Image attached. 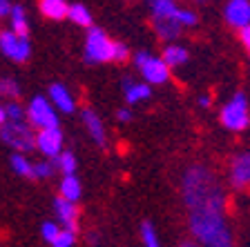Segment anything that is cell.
<instances>
[{
  "mask_svg": "<svg viewBox=\"0 0 250 247\" xmlns=\"http://www.w3.org/2000/svg\"><path fill=\"white\" fill-rule=\"evenodd\" d=\"M181 196L188 209V225L201 247H234L226 218L228 198L221 180L206 165H190L181 178Z\"/></svg>",
  "mask_w": 250,
  "mask_h": 247,
  "instance_id": "cell-1",
  "label": "cell"
},
{
  "mask_svg": "<svg viewBox=\"0 0 250 247\" xmlns=\"http://www.w3.org/2000/svg\"><path fill=\"white\" fill-rule=\"evenodd\" d=\"M31 127L34 125L27 118V109H22L18 100H7L0 107V138L5 145L14 147V152L29 154L36 150V134Z\"/></svg>",
  "mask_w": 250,
  "mask_h": 247,
  "instance_id": "cell-2",
  "label": "cell"
},
{
  "mask_svg": "<svg viewBox=\"0 0 250 247\" xmlns=\"http://www.w3.org/2000/svg\"><path fill=\"white\" fill-rule=\"evenodd\" d=\"M221 125L230 132H244L250 125V107H248V96L244 92H234L232 98L221 107Z\"/></svg>",
  "mask_w": 250,
  "mask_h": 247,
  "instance_id": "cell-3",
  "label": "cell"
},
{
  "mask_svg": "<svg viewBox=\"0 0 250 247\" xmlns=\"http://www.w3.org/2000/svg\"><path fill=\"white\" fill-rule=\"evenodd\" d=\"M83 58L89 65L109 62L114 58V40H109L107 34H105L103 29H99V27H89L87 36H85Z\"/></svg>",
  "mask_w": 250,
  "mask_h": 247,
  "instance_id": "cell-4",
  "label": "cell"
},
{
  "mask_svg": "<svg viewBox=\"0 0 250 247\" xmlns=\"http://www.w3.org/2000/svg\"><path fill=\"white\" fill-rule=\"evenodd\" d=\"M134 67L141 72V78L147 85H166L170 80V65L163 58L152 56L150 52L134 54Z\"/></svg>",
  "mask_w": 250,
  "mask_h": 247,
  "instance_id": "cell-5",
  "label": "cell"
},
{
  "mask_svg": "<svg viewBox=\"0 0 250 247\" xmlns=\"http://www.w3.org/2000/svg\"><path fill=\"white\" fill-rule=\"evenodd\" d=\"M27 118L38 129H52L58 127V109L45 96H34L27 105Z\"/></svg>",
  "mask_w": 250,
  "mask_h": 247,
  "instance_id": "cell-6",
  "label": "cell"
},
{
  "mask_svg": "<svg viewBox=\"0 0 250 247\" xmlns=\"http://www.w3.org/2000/svg\"><path fill=\"white\" fill-rule=\"evenodd\" d=\"M62 143H65V138H62L61 127L38 129V134H36V150L41 152L45 158L56 160L58 156L65 152V150H62Z\"/></svg>",
  "mask_w": 250,
  "mask_h": 247,
  "instance_id": "cell-7",
  "label": "cell"
},
{
  "mask_svg": "<svg viewBox=\"0 0 250 247\" xmlns=\"http://www.w3.org/2000/svg\"><path fill=\"white\" fill-rule=\"evenodd\" d=\"M54 214H56V221L61 223V227L69 229V232H76L78 229V207L76 203L56 196L54 198Z\"/></svg>",
  "mask_w": 250,
  "mask_h": 247,
  "instance_id": "cell-8",
  "label": "cell"
},
{
  "mask_svg": "<svg viewBox=\"0 0 250 247\" xmlns=\"http://www.w3.org/2000/svg\"><path fill=\"white\" fill-rule=\"evenodd\" d=\"M224 18L230 27L244 29L250 25V0H228L224 9Z\"/></svg>",
  "mask_w": 250,
  "mask_h": 247,
  "instance_id": "cell-9",
  "label": "cell"
},
{
  "mask_svg": "<svg viewBox=\"0 0 250 247\" xmlns=\"http://www.w3.org/2000/svg\"><path fill=\"white\" fill-rule=\"evenodd\" d=\"M230 183L237 190L250 187V152H241L230 163Z\"/></svg>",
  "mask_w": 250,
  "mask_h": 247,
  "instance_id": "cell-10",
  "label": "cell"
},
{
  "mask_svg": "<svg viewBox=\"0 0 250 247\" xmlns=\"http://www.w3.org/2000/svg\"><path fill=\"white\" fill-rule=\"evenodd\" d=\"M121 89H123V96H125V103L127 105H139L152 96V85L132 80L130 76H125L123 80H121Z\"/></svg>",
  "mask_w": 250,
  "mask_h": 247,
  "instance_id": "cell-11",
  "label": "cell"
},
{
  "mask_svg": "<svg viewBox=\"0 0 250 247\" xmlns=\"http://www.w3.org/2000/svg\"><path fill=\"white\" fill-rule=\"evenodd\" d=\"M81 118H83V123H85V127H87L94 143L99 145V147H105V145H107V132H105V125L99 114L94 112V109H83Z\"/></svg>",
  "mask_w": 250,
  "mask_h": 247,
  "instance_id": "cell-12",
  "label": "cell"
},
{
  "mask_svg": "<svg viewBox=\"0 0 250 247\" xmlns=\"http://www.w3.org/2000/svg\"><path fill=\"white\" fill-rule=\"evenodd\" d=\"M49 100H52L54 107L62 114H72L74 109H76V100H74L72 92H69L65 85H61V82L49 85Z\"/></svg>",
  "mask_w": 250,
  "mask_h": 247,
  "instance_id": "cell-13",
  "label": "cell"
},
{
  "mask_svg": "<svg viewBox=\"0 0 250 247\" xmlns=\"http://www.w3.org/2000/svg\"><path fill=\"white\" fill-rule=\"evenodd\" d=\"M154 20H177L183 7L177 5V0H147Z\"/></svg>",
  "mask_w": 250,
  "mask_h": 247,
  "instance_id": "cell-14",
  "label": "cell"
},
{
  "mask_svg": "<svg viewBox=\"0 0 250 247\" xmlns=\"http://www.w3.org/2000/svg\"><path fill=\"white\" fill-rule=\"evenodd\" d=\"M41 11L45 18L62 20V18L69 16V5L65 0H41Z\"/></svg>",
  "mask_w": 250,
  "mask_h": 247,
  "instance_id": "cell-15",
  "label": "cell"
},
{
  "mask_svg": "<svg viewBox=\"0 0 250 247\" xmlns=\"http://www.w3.org/2000/svg\"><path fill=\"white\" fill-rule=\"evenodd\" d=\"M188 49L186 47H181V45H177V42H170V45L163 49V60L170 65V69H177V67H181V65H186L188 62Z\"/></svg>",
  "mask_w": 250,
  "mask_h": 247,
  "instance_id": "cell-16",
  "label": "cell"
},
{
  "mask_svg": "<svg viewBox=\"0 0 250 247\" xmlns=\"http://www.w3.org/2000/svg\"><path fill=\"white\" fill-rule=\"evenodd\" d=\"M11 171L22 178H36V171H34V163L27 158V154H21V152H14L9 158Z\"/></svg>",
  "mask_w": 250,
  "mask_h": 247,
  "instance_id": "cell-17",
  "label": "cell"
},
{
  "mask_svg": "<svg viewBox=\"0 0 250 247\" xmlns=\"http://www.w3.org/2000/svg\"><path fill=\"white\" fill-rule=\"evenodd\" d=\"M61 196L62 198H67V201L76 203L81 196H83V185H81V180H78L76 174H69V176H62L61 180Z\"/></svg>",
  "mask_w": 250,
  "mask_h": 247,
  "instance_id": "cell-18",
  "label": "cell"
},
{
  "mask_svg": "<svg viewBox=\"0 0 250 247\" xmlns=\"http://www.w3.org/2000/svg\"><path fill=\"white\" fill-rule=\"evenodd\" d=\"M9 25L16 36H27V34H29V22H27L25 7L14 5V9H11V14H9Z\"/></svg>",
  "mask_w": 250,
  "mask_h": 247,
  "instance_id": "cell-19",
  "label": "cell"
},
{
  "mask_svg": "<svg viewBox=\"0 0 250 247\" xmlns=\"http://www.w3.org/2000/svg\"><path fill=\"white\" fill-rule=\"evenodd\" d=\"M69 20L74 22V25L78 27H85V29H89L92 27V14H89V9L85 5H81V2H74V5H69Z\"/></svg>",
  "mask_w": 250,
  "mask_h": 247,
  "instance_id": "cell-20",
  "label": "cell"
},
{
  "mask_svg": "<svg viewBox=\"0 0 250 247\" xmlns=\"http://www.w3.org/2000/svg\"><path fill=\"white\" fill-rule=\"evenodd\" d=\"M183 27L177 20H154V31L163 40H174V38L181 34Z\"/></svg>",
  "mask_w": 250,
  "mask_h": 247,
  "instance_id": "cell-21",
  "label": "cell"
},
{
  "mask_svg": "<svg viewBox=\"0 0 250 247\" xmlns=\"http://www.w3.org/2000/svg\"><path fill=\"white\" fill-rule=\"evenodd\" d=\"M18 40H21V36H16L11 29H5L0 34V49H2V54H5L7 58H11V60H14L16 49H18Z\"/></svg>",
  "mask_w": 250,
  "mask_h": 247,
  "instance_id": "cell-22",
  "label": "cell"
},
{
  "mask_svg": "<svg viewBox=\"0 0 250 247\" xmlns=\"http://www.w3.org/2000/svg\"><path fill=\"white\" fill-rule=\"evenodd\" d=\"M54 163H56V167L58 170H61V174L62 176H69V174H76V156L72 154V152H62L61 156H58L56 160H54Z\"/></svg>",
  "mask_w": 250,
  "mask_h": 247,
  "instance_id": "cell-23",
  "label": "cell"
},
{
  "mask_svg": "<svg viewBox=\"0 0 250 247\" xmlns=\"http://www.w3.org/2000/svg\"><path fill=\"white\" fill-rule=\"evenodd\" d=\"M141 241H143V247H161L159 234H156L152 223H143L141 225Z\"/></svg>",
  "mask_w": 250,
  "mask_h": 247,
  "instance_id": "cell-24",
  "label": "cell"
},
{
  "mask_svg": "<svg viewBox=\"0 0 250 247\" xmlns=\"http://www.w3.org/2000/svg\"><path fill=\"white\" fill-rule=\"evenodd\" d=\"M0 94L5 98H9V100H18V96H21V85H18V80H16V78H2V80H0Z\"/></svg>",
  "mask_w": 250,
  "mask_h": 247,
  "instance_id": "cell-25",
  "label": "cell"
},
{
  "mask_svg": "<svg viewBox=\"0 0 250 247\" xmlns=\"http://www.w3.org/2000/svg\"><path fill=\"white\" fill-rule=\"evenodd\" d=\"M54 170H56V163H54V160H38V163H34L36 180L52 178V176H54Z\"/></svg>",
  "mask_w": 250,
  "mask_h": 247,
  "instance_id": "cell-26",
  "label": "cell"
},
{
  "mask_svg": "<svg viewBox=\"0 0 250 247\" xmlns=\"http://www.w3.org/2000/svg\"><path fill=\"white\" fill-rule=\"evenodd\" d=\"M74 243H76V232H69V229L62 227L58 232V236L54 238L52 247H74Z\"/></svg>",
  "mask_w": 250,
  "mask_h": 247,
  "instance_id": "cell-27",
  "label": "cell"
},
{
  "mask_svg": "<svg viewBox=\"0 0 250 247\" xmlns=\"http://www.w3.org/2000/svg\"><path fill=\"white\" fill-rule=\"evenodd\" d=\"M62 227H61V223H54V221H45L42 223V227H41V232H42V238H45L49 245L54 243V238L58 236V232H61Z\"/></svg>",
  "mask_w": 250,
  "mask_h": 247,
  "instance_id": "cell-28",
  "label": "cell"
},
{
  "mask_svg": "<svg viewBox=\"0 0 250 247\" xmlns=\"http://www.w3.org/2000/svg\"><path fill=\"white\" fill-rule=\"evenodd\" d=\"M179 25L181 27H194L197 25V14L192 9H181L179 14Z\"/></svg>",
  "mask_w": 250,
  "mask_h": 247,
  "instance_id": "cell-29",
  "label": "cell"
},
{
  "mask_svg": "<svg viewBox=\"0 0 250 247\" xmlns=\"http://www.w3.org/2000/svg\"><path fill=\"white\" fill-rule=\"evenodd\" d=\"M127 58H130V49H127V45H125V42H114V58H112V60L125 62Z\"/></svg>",
  "mask_w": 250,
  "mask_h": 247,
  "instance_id": "cell-30",
  "label": "cell"
},
{
  "mask_svg": "<svg viewBox=\"0 0 250 247\" xmlns=\"http://www.w3.org/2000/svg\"><path fill=\"white\" fill-rule=\"evenodd\" d=\"M116 120H119V123H130V120H132V112L127 107H121L119 112H116Z\"/></svg>",
  "mask_w": 250,
  "mask_h": 247,
  "instance_id": "cell-31",
  "label": "cell"
},
{
  "mask_svg": "<svg viewBox=\"0 0 250 247\" xmlns=\"http://www.w3.org/2000/svg\"><path fill=\"white\" fill-rule=\"evenodd\" d=\"M239 38H241V45L250 52V25L244 27V29H239Z\"/></svg>",
  "mask_w": 250,
  "mask_h": 247,
  "instance_id": "cell-32",
  "label": "cell"
},
{
  "mask_svg": "<svg viewBox=\"0 0 250 247\" xmlns=\"http://www.w3.org/2000/svg\"><path fill=\"white\" fill-rule=\"evenodd\" d=\"M11 9H14V5H11L9 0H0V16H7V18H9Z\"/></svg>",
  "mask_w": 250,
  "mask_h": 247,
  "instance_id": "cell-33",
  "label": "cell"
},
{
  "mask_svg": "<svg viewBox=\"0 0 250 247\" xmlns=\"http://www.w3.org/2000/svg\"><path fill=\"white\" fill-rule=\"evenodd\" d=\"M197 103H199V107L201 109H208L210 105H212V96H199Z\"/></svg>",
  "mask_w": 250,
  "mask_h": 247,
  "instance_id": "cell-34",
  "label": "cell"
},
{
  "mask_svg": "<svg viewBox=\"0 0 250 247\" xmlns=\"http://www.w3.org/2000/svg\"><path fill=\"white\" fill-rule=\"evenodd\" d=\"M87 243H89L92 247L99 245V236H96V232H87Z\"/></svg>",
  "mask_w": 250,
  "mask_h": 247,
  "instance_id": "cell-35",
  "label": "cell"
},
{
  "mask_svg": "<svg viewBox=\"0 0 250 247\" xmlns=\"http://www.w3.org/2000/svg\"><path fill=\"white\" fill-rule=\"evenodd\" d=\"M179 247H201V245H199V243H197V241H194V238H192V241H183V243H181V245H179Z\"/></svg>",
  "mask_w": 250,
  "mask_h": 247,
  "instance_id": "cell-36",
  "label": "cell"
}]
</instances>
